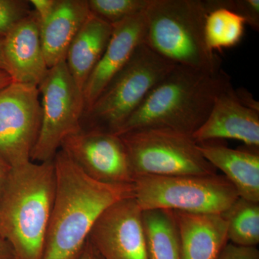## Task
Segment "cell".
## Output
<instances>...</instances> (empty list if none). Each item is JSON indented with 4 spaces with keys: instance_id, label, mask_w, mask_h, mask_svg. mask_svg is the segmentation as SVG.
Returning <instances> with one entry per match:
<instances>
[{
    "instance_id": "4316f807",
    "label": "cell",
    "mask_w": 259,
    "mask_h": 259,
    "mask_svg": "<svg viewBox=\"0 0 259 259\" xmlns=\"http://www.w3.org/2000/svg\"><path fill=\"white\" fill-rule=\"evenodd\" d=\"M235 93L239 101L244 106L259 112V102L255 100L254 97L249 91L245 88H238L235 90Z\"/></svg>"
},
{
    "instance_id": "2e32d148",
    "label": "cell",
    "mask_w": 259,
    "mask_h": 259,
    "mask_svg": "<svg viewBox=\"0 0 259 259\" xmlns=\"http://www.w3.org/2000/svg\"><path fill=\"white\" fill-rule=\"evenodd\" d=\"M90 13L88 0H58L52 14L40 24V41L49 69L66 61L70 45Z\"/></svg>"
},
{
    "instance_id": "ac0fdd59",
    "label": "cell",
    "mask_w": 259,
    "mask_h": 259,
    "mask_svg": "<svg viewBox=\"0 0 259 259\" xmlns=\"http://www.w3.org/2000/svg\"><path fill=\"white\" fill-rule=\"evenodd\" d=\"M112 30V25L90 12L70 45L65 62L81 92L101 59Z\"/></svg>"
},
{
    "instance_id": "ffe728a7",
    "label": "cell",
    "mask_w": 259,
    "mask_h": 259,
    "mask_svg": "<svg viewBox=\"0 0 259 259\" xmlns=\"http://www.w3.org/2000/svg\"><path fill=\"white\" fill-rule=\"evenodd\" d=\"M205 2L209 13L204 23V36L207 47L213 52L236 47L244 35V19L235 12Z\"/></svg>"
},
{
    "instance_id": "83f0119b",
    "label": "cell",
    "mask_w": 259,
    "mask_h": 259,
    "mask_svg": "<svg viewBox=\"0 0 259 259\" xmlns=\"http://www.w3.org/2000/svg\"><path fill=\"white\" fill-rule=\"evenodd\" d=\"M0 259H16L11 245L0 236Z\"/></svg>"
},
{
    "instance_id": "8992f818",
    "label": "cell",
    "mask_w": 259,
    "mask_h": 259,
    "mask_svg": "<svg viewBox=\"0 0 259 259\" xmlns=\"http://www.w3.org/2000/svg\"><path fill=\"white\" fill-rule=\"evenodd\" d=\"M134 197L142 210L166 209L222 214L239 197L222 175H144L135 178Z\"/></svg>"
},
{
    "instance_id": "e0dca14e",
    "label": "cell",
    "mask_w": 259,
    "mask_h": 259,
    "mask_svg": "<svg viewBox=\"0 0 259 259\" xmlns=\"http://www.w3.org/2000/svg\"><path fill=\"white\" fill-rule=\"evenodd\" d=\"M204 158L234 186L241 198L259 202L258 148L233 149L209 142L198 144Z\"/></svg>"
},
{
    "instance_id": "ba28073f",
    "label": "cell",
    "mask_w": 259,
    "mask_h": 259,
    "mask_svg": "<svg viewBox=\"0 0 259 259\" xmlns=\"http://www.w3.org/2000/svg\"><path fill=\"white\" fill-rule=\"evenodd\" d=\"M37 88L41 125L30 161L41 163L54 159L65 138L82 128L84 101L65 61L49 69Z\"/></svg>"
},
{
    "instance_id": "f546056e",
    "label": "cell",
    "mask_w": 259,
    "mask_h": 259,
    "mask_svg": "<svg viewBox=\"0 0 259 259\" xmlns=\"http://www.w3.org/2000/svg\"><path fill=\"white\" fill-rule=\"evenodd\" d=\"M81 259H97V253L95 250H94L90 243H87L86 246H85L83 253L81 255Z\"/></svg>"
},
{
    "instance_id": "3957f363",
    "label": "cell",
    "mask_w": 259,
    "mask_h": 259,
    "mask_svg": "<svg viewBox=\"0 0 259 259\" xmlns=\"http://www.w3.org/2000/svg\"><path fill=\"white\" fill-rule=\"evenodd\" d=\"M56 192L54 159L13 167L0 197V236L16 259H42Z\"/></svg>"
},
{
    "instance_id": "4dcf8cb0",
    "label": "cell",
    "mask_w": 259,
    "mask_h": 259,
    "mask_svg": "<svg viewBox=\"0 0 259 259\" xmlns=\"http://www.w3.org/2000/svg\"><path fill=\"white\" fill-rule=\"evenodd\" d=\"M13 82V79L6 71L0 70V90Z\"/></svg>"
},
{
    "instance_id": "5b68a950",
    "label": "cell",
    "mask_w": 259,
    "mask_h": 259,
    "mask_svg": "<svg viewBox=\"0 0 259 259\" xmlns=\"http://www.w3.org/2000/svg\"><path fill=\"white\" fill-rule=\"evenodd\" d=\"M175 66L146 44L140 45L127 64L83 113L87 128L118 134L148 94Z\"/></svg>"
},
{
    "instance_id": "5bb4252c",
    "label": "cell",
    "mask_w": 259,
    "mask_h": 259,
    "mask_svg": "<svg viewBox=\"0 0 259 259\" xmlns=\"http://www.w3.org/2000/svg\"><path fill=\"white\" fill-rule=\"evenodd\" d=\"M8 73L14 82L38 86L48 72L40 36V23L32 10L3 39Z\"/></svg>"
},
{
    "instance_id": "277c9868",
    "label": "cell",
    "mask_w": 259,
    "mask_h": 259,
    "mask_svg": "<svg viewBox=\"0 0 259 259\" xmlns=\"http://www.w3.org/2000/svg\"><path fill=\"white\" fill-rule=\"evenodd\" d=\"M202 0H151L144 12V44L176 66L215 72L221 60L207 47Z\"/></svg>"
},
{
    "instance_id": "d6986e66",
    "label": "cell",
    "mask_w": 259,
    "mask_h": 259,
    "mask_svg": "<svg viewBox=\"0 0 259 259\" xmlns=\"http://www.w3.org/2000/svg\"><path fill=\"white\" fill-rule=\"evenodd\" d=\"M148 259H182L180 236L173 211H143Z\"/></svg>"
},
{
    "instance_id": "d4e9b609",
    "label": "cell",
    "mask_w": 259,
    "mask_h": 259,
    "mask_svg": "<svg viewBox=\"0 0 259 259\" xmlns=\"http://www.w3.org/2000/svg\"><path fill=\"white\" fill-rule=\"evenodd\" d=\"M217 259H259L256 247H245L228 243Z\"/></svg>"
},
{
    "instance_id": "6da1fadb",
    "label": "cell",
    "mask_w": 259,
    "mask_h": 259,
    "mask_svg": "<svg viewBox=\"0 0 259 259\" xmlns=\"http://www.w3.org/2000/svg\"><path fill=\"white\" fill-rule=\"evenodd\" d=\"M54 163L55 198L42 259H81L97 218L114 202L134 197V185L97 182L61 149Z\"/></svg>"
},
{
    "instance_id": "44dd1931",
    "label": "cell",
    "mask_w": 259,
    "mask_h": 259,
    "mask_svg": "<svg viewBox=\"0 0 259 259\" xmlns=\"http://www.w3.org/2000/svg\"><path fill=\"white\" fill-rule=\"evenodd\" d=\"M221 215L227 224L229 242L241 246L259 243V202L238 197Z\"/></svg>"
},
{
    "instance_id": "603a6c76",
    "label": "cell",
    "mask_w": 259,
    "mask_h": 259,
    "mask_svg": "<svg viewBox=\"0 0 259 259\" xmlns=\"http://www.w3.org/2000/svg\"><path fill=\"white\" fill-rule=\"evenodd\" d=\"M30 1L0 0V40L32 13Z\"/></svg>"
},
{
    "instance_id": "d6a6232c",
    "label": "cell",
    "mask_w": 259,
    "mask_h": 259,
    "mask_svg": "<svg viewBox=\"0 0 259 259\" xmlns=\"http://www.w3.org/2000/svg\"><path fill=\"white\" fill-rule=\"evenodd\" d=\"M97 259H102V258H101V257L99 256V255L97 254Z\"/></svg>"
},
{
    "instance_id": "52a82bcc",
    "label": "cell",
    "mask_w": 259,
    "mask_h": 259,
    "mask_svg": "<svg viewBox=\"0 0 259 259\" xmlns=\"http://www.w3.org/2000/svg\"><path fill=\"white\" fill-rule=\"evenodd\" d=\"M135 178L144 175H213L217 169L202 156L192 136L159 127L120 135Z\"/></svg>"
},
{
    "instance_id": "4fadbf2b",
    "label": "cell",
    "mask_w": 259,
    "mask_h": 259,
    "mask_svg": "<svg viewBox=\"0 0 259 259\" xmlns=\"http://www.w3.org/2000/svg\"><path fill=\"white\" fill-rule=\"evenodd\" d=\"M144 12L112 25L113 30L106 49L83 89L84 112L127 64L138 47L144 44Z\"/></svg>"
},
{
    "instance_id": "8fae6325",
    "label": "cell",
    "mask_w": 259,
    "mask_h": 259,
    "mask_svg": "<svg viewBox=\"0 0 259 259\" xmlns=\"http://www.w3.org/2000/svg\"><path fill=\"white\" fill-rule=\"evenodd\" d=\"M88 242L102 259H148L143 210L134 196L105 209L94 223Z\"/></svg>"
},
{
    "instance_id": "f1b7e54d",
    "label": "cell",
    "mask_w": 259,
    "mask_h": 259,
    "mask_svg": "<svg viewBox=\"0 0 259 259\" xmlns=\"http://www.w3.org/2000/svg\"><path fill=\"white\" fill-rule=\"evenodd\" d=\"M10 170H11V167L3 158L0 157V197H1L2 193H3V190H4Z\"/></svg>"
},
{
    "instance_id": "30bf717a",
    "label": "cell",
    "mask_w": 259,
    "mask_h": 259,
    "mask_svg": "<svg viewBox=\"0 0 259 259\" xmlns=\"http://www.w3.org/2000/svg\"><path fill=\"white\" fill-rule=\"evenodd\" d=\"M60 149L89 177L112 185H133L135 176L120 136L81 128L65 138Z\"/></svg>"
},
{
    "instance_id": "9c48e42d",
    "label": "cell",
    "mask_w": 259,
    "mask_h": 259,
    "mask_svg": "<svg viewBox=\"0 0 259 259\" xmlns=\"http://www.w3.org/2000/svg\"><path fill=\"white\" fill-rule=\"evenodd\" d=\"M38 88L12 82L0 90V157L11 168L30 161L41 125Z\"/></svg>"
},
{
    "instance_id": "cb8c5ba5",
    "label": "cell",
    "mask_w": 259,
    "mask_h": 259,
    "mask_svg": "<svg viewBox=\"0 0 259 259\" xmlns=\"http://www.w3.org/2000/svg\"><path fill=\"white\" fill-rule=\"evenodd\" d=\"M216 6L223 7L235 12L244 19L245 24L255 31L259 30V0H228L212 1Z\"/></svg>"
},
{
    "instance_id": "1f68e13d",
    "label": "cell",
    "mask_w": 259,
    "mask_h": 259,
    "mask_svg": "<svg viewBox=\"0 0 259 259\" xmlns=\"http://www.w3.org/2000/svg\"><path fill=\"white\" fill-rule=\"evenodd\" d=\"M0 70L6 71L8 73V68H7L6 63H5L4 54L3 50V40H0Z\"/></svg>"
},
{
    "instance_id": "9a60e30c",
    "label": "cell",
    "mask_w": 259,
    "mask_h": 259,
    "mask_svg": "<svg viewBox=\"0 0 259 259\" xmlns=\"http://www.w3.org/2000/svg\"><path fill=\"white\" fill-rule=\"evenodd\" d=\"M173 212L180 236L182 259H217L229 243L223 216Z\"/></svg>"
},
{
    "instance_id": "484cf974",
    "label": "cell",
    "mask_w": 259,
    "mask_h": 259,
    "mask_svg": "<svg viewBox=\"0 0 259 259\" xmlns=\"http://www.w3.org/2000/svg\"><path fill=\"white\" fill-rule=\"evenodd\" d=\"M57 3L58 0H30V5L33 8L32 10L36 15L40 24L45 21L52 14Z\"/></svg>"
},
{
    "instance_id": "7c38bea8",
    "label": "cell",
    "mask_w": 259,
    "mask_h": 259,
    "mask_svg": "<svg viewBox=\"0 0 259 259\" xmlns=\"http://www.w3.org/2000/svg\"><path fill=\"white\" fill-rule=\"evenodd\" d=\"M192 137L197 144L234 139L258 148L259 112L244 106L231 84L218 95L207 120Z\"/></svg>"
},
{
    "instance_id": "7402d4cb",
    "label": "cell",
    "mask_w": 259,
    "mask_h": 259,
    "mask_svg": "<svg viewBox=\"0 0 259 259\" xmlns=\"http://www.w3.org/2000/svg\"><path fill=\"white\" fill-rule=\"evenodd\" d=\"M93 15L114 25L143 13L151 0H88Z\"/></svg>"
},
{
    "instance_id": "7a4b0ae2",
    "label": "cell",
    "mask_w": 259,
    "mask_h": 259,
    "mask_svg": "<svg viewBox=\"0 0 259 259\" xmlns=\"http://www.w3.org/2000/svg\"><path fill=\"white\" fill-rule=\"evenodd\" d=\"M231 85V78L223 69L209 72L176 66L117 135L159 127L192 136L207 120L218 95Z\"/></svg>"
}]
</instances>
